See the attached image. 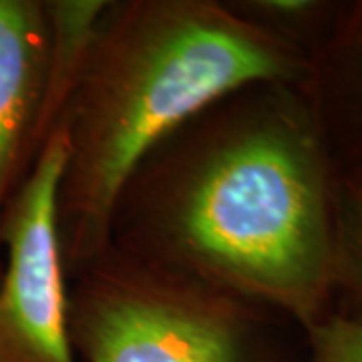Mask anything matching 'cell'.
Wrapping results in <instances>:
<instances>
[{"label":"cell","mask_w":362,"mask_h":362,"mask_svg":"<svg viewBox=\"0 0 362 362\" xmlns=\"http://www.w3.org/2000/svg\"><path fill=\"white\" fill-rule=\"evenodd\" d=\"M109 4L111 0H45L47 57L33 137L35 157L66 117Z\"/></svg>","instance_id":"obj_6"},{"label":"cell","mask_w":362,"mask_h":362,"mask_svg":"<svg viewBox=\"0 0 362 362\" xmlns=\"http://www.w3.org/2000/svg\"><path fill=\"white\" fill-rule=\"evenodd\" d=\"M66 151L61 123L0 221V362H81L71 340L69 270L59 226Z\"/></svg>","instance_id":"obj_4"},{"label":"cell","mask_w":362,"mask_h":362,"mask_svg":"<svg viewBox=\"0 0 362 362\" xmlns=\"http://www.w3.org/2000/svg\"><path fill=\"white\" fill-rule=\"evenodd\" d=\"M337 185L312 85H252L143 159L109 246L308 330L337 294Z\"/></svg>","instance_id":"obj_1"},{"label":"cell","mask_w":362,"mask_h":362,"mask_svg":"<svg viewBox=\"0 0 362 362\" xmlns=\"http://www.w3.org/2000/svg\"><path fill=\"white\" fill-rule=\"evenodd\" d=\"M272 314L115 246L69 274L81 362H276Z\"/></svg>","instance_id":"obj_3"},{"label":"cell","mask_w":362,"mask_h":362,"mask_svg":"<svg viewBox=\"0 0 362 362\" xmlns=\"http://www.w3.org/2000/svg\"><path fill=\"white\" fill-rule=\"evenodd\" d=\"M304 332L310 362H362V316L332 310Z\"/></svg>","instance_id":"obj_10"},{"label":"cell","mask_w":362,"mask_h":362,"mask_svg":"<svg viewBox=\"0 0 362 362\" xmlns=\"http://www.w3.org/2000/svg\"><path fill=\"white\" fill-rule=\"evenodd\" d=\"M45 57V0H0V221L35 159Z\"/></svg>","instance_id":"obj_5"},{"label":"cell","mask_w":362,"mask_h":362,"mask_svg":"<svg viewBox=\"0 0 362 362\" xmlns=\"http://www.w3.org/2000/svg\"><path fill=\"white\" fill-rule=\"evenodd\" d=\"M238 14L302 52L318 66L346 14L344 4L322 0H228Z\"/></svg>","instance_id":"obj_8"},{"label":"cell","mask_w":362,"mask_h":362,"mask_svg":"<svg viewBox=\"0 0 362 362\" xmlns=\"http://www.w3.org/2000/svg\"><path fill=\"white\" fill-rule=\"evenodd\" d=\"M312 90L324 123L349 117L362 149V4L346 8L337 37L316 66ZM349 173H362V168Z\"/></svg>","instance_id":"obj_7"},{"label":"cell","mask_w":362,"mask_h":362,"mask_svg":"<svg viewBox=\"0 0 362 362\" xmlns=\"http://www.w3.org/2000/svg\"><path fill=\"white\" fill-rule=\"evenodd\" d=\"M302 52L220 0H111L63 119L59 226L69 274L103 254L127 181L189 119L252 85H312Z\"/></svg>","instance_id":"obj_2"},{"label":"cell","mask_w":362,"mask_h":362,"mask_svg":"<svg viewBox=\"0 0 362 362\" xmlns=\"http://www.w3.org/2000/svg\"><path fill=\"white\" fill-rule=\"evenodd\" d=\"M337 296L346 298L338 312L362 316V173L338 175Z\"/></svg>","instance_id":"obj_9"}]
</instances>
